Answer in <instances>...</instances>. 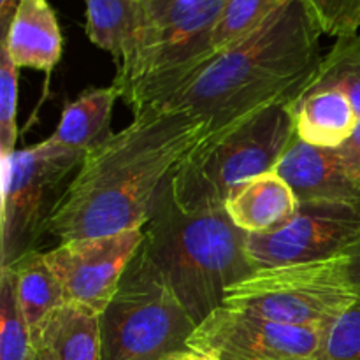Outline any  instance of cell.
I'll return each mask as SVG.
<instances>
[{"label": "cell", "instance_id": "cell-14", "mask_svg": "<svg viewBox=\"0 0 360 360\" xmlns=\"http://www.w3.org/2000/svg\"><path fill=\"white\" fill-rule=\"evenodd\" d=\"M297 206L294 190L273 171L238 186L225 202V211L246 234H267L285 227Z\"/></svg>", "mask_w": 360, "mask_h": 360}, {"label": "cell", "instance_id": "cell-25", "mask_svg": "<svg viewBox=\"0 0 360 360\" xmlns=\"http://www.w3.org/2000/svg\"><path fill=\"white\" fill-rule=\"evenodd\" d=\"M323 34L340 39L359 34L360 0H302Z\"/></svg>", "mask_w": 360, "mask_h": 360}, {"label": "cell", "instance_id": "cell-9", "mask_svg": "<svg viewBox=\"0 0 360 360\" xmlns=\"http://www.w3.org/2000/svg\"><path fill=\"white\" fill-rule=\"evenodd\" d=\"M360 245V199L299 200L292 220L267 234H248L257 269L345 257Z\"/></svg>", "mask_w": 360, "mask_h": 360}, {"label": "cell", "instance_id": "cell-30", "mask_svg": "<svg viewBox=\"0 0 360 360\" xmlns=\"http://www.w3.org/2000/svg\"><path fill=\"white\" fill-rule=\"evenodd\" d=\"M164 360H213L211 357H207V355H202L199 354V352L195 350H181V352H176V354H171L167 355Z\"/></svg>", "mask_w": 360, "mask_h": 360}, {"label": "cell", "instance_id": "cell-29", "mask_svg": "<svg viewBox=\"0 0 360 360\" xmlns=\"http://www.w3.org/2000/svg\"><path fill=\"white\" fill-rule=\"evenodd\" d=\"M32 360H58V359H56L53 348L49 347L44 340H41L37 345H34V357H32Z\"/></svg>", "mask_w": 360, "mask_h": 360}, {"label": "cell", "instance_id": "cell-26", "mask_svg": "<svg viewBox=\"0 0 360 360\" xmlns=\"http://www.w3.org/2000/svg\"><path fill=\"white\" fill-rule=\"evenodd\" d=\"M338 151H340L341 158L347 164V167L350 169L352 174L360 179V118L352 136L338 148Z\"/></svg>", "mask_w": 360, "mask_h": 360}, {"label": "cell", "instance_id": "cell-4", "mask_svg": "<svg viewBox=\"0 0 360 360\" xmlns=\"http://www.w3.org/2000/svg\"><path fill=\"white\" fill-rule=\"evenodd\" d=\"M295 137L288 98L210 132L179 164L169 192L183 211L221 210L238 186L273 172Z\"/></svg>", "mask_w": 360, "mask_h": 360}, {"label": "cell", "instance_id": "cell-20", "mask_svg": "<svg viewBox=\"0 0 360 360\" xmlns=\"http://www.w3.org/2000/svg\"><path fill=\"white\" fill-rule=\"evenodd\" d=\"M322 90H338L347 95L360 118V32L345 35L334 42L330 51L322 58L315 76L302 88L297 101Z\"/></svg>", "mask_w": 360, "mask_h": 360}, {"label": "cell", "instance_id": "cell-23", "mask_svg": "<svg viewBox=\"0 0 360 360\" xmlns=\"http://www.w3.org/2000/svg\"><path fill=\"white\" fill-rule=\"evenodd\" d=\"M313 360H360V295L343 315L323 329Z\"/></svg>", "mask_w": 360, "mask_h": 360}, {"label": "cell", "instance_id": "cell-22", "mask_svg": "<svg viewBox=\"0 0 360 360\" xmlns=\"http://www.w3.org/2000/svg\"><path fill=\"white\" fill-rule=\"evenodd\" d=\"M285 2L288 0H225L211 34V51L248 35Z\"/></svg>", "mask_w": 360, "mask_h": 360}, {"label": "cell", "instance_id": "cell-16", "mask_svg": "<svg viewBox=\"0 0 360 360\" xmlns=\"http://www.w3.org/2000/svg\"><path fill=\"white\" fill-rule=\"evenodd\" d=\"M120 91L115 84L108 88H91L76 101L67 102L58 127L49 139L62 146L91 151L112 136L111 116Z\"/></svg>", "mask_w": 360, "mask_h": 360}, {"label": "cell", "instance_id": "cell-10", "mask_svg": "<svg viewBox=\"0 0 360 360\" xmlns=\"http://www.w3.org/2000/svg\"><path fill=\"white\" fill-rule=\"evenodd\" d=\"M322 334L224 304L197 323L186 347L213 360H313Z\"/></svg>", "mask_w": 360, "mask_h": 360}, {"label": "cell", "instance_id": "cell-1", "mask_svg": "<svg viewBox=\"0 0 360 360\" xmlns=\"http://www.w3.org/2000/svg\"><path fill=\"white\" fill-rule=\"evenodd\" d=\"M322 34L308 6L288 0L248 35L125 102L134 112L150 105L190 112L214 132L280 98L297 101L322 63Z\"/></svg>", "mask_w": 360, "mask_h": 360}, {"label": "cell", "instance_id": "cell-2", "mask_svg": "<svg viewBox=\"0 0 360 360\" xmlns=\"http://www.w3.org/2000/svg\"><path fill=\"white\" fill-rule=\"evenodd\" d=\"M210 134L206 120L164 108L134 122L84 155L49 220L58 243L144 229L165 183Z\"/></svg>", "mask_w": 360, "mask_h": 360}, {"label": "cell", "instance_id": "cell-6", "mask_svg": "<svg viewBox=\"0 0 360 360\" xmlns=\"http://www.w3.org/2000/svg\"><path fill=\"white\" fill-rule=\"evenodd\" d=\"M357 297L345 255L320 262L260 267L227 288L224 304L271 322L323 330Z\"/></svg>", "mask_w": 360, "mask_h": 360}, {"label": "cell", "instance_id": "cell-28", "mask_svg": "<svg viewBox=\"0 0 360 360\" xmlns=\"http://www.w3.org/2000/svg\"><path fill=\"white\" fill-rule=\"evenodd\" d=\"M348 276H350L352 287L355 288L357 295H360V245L348 253Z\"/></svg>", "mask_w": 360, "mask_h": 360}, {"label": "cell", "instance_id": "cell-7", "mask_svg": "<svg viewBox=\"0 0 360 360\" xmlns=\"http://www.w3.org/2000/svg\"><path fill=\"white\" fill-rule=\"evenodd\" d=\"M86 151L46 139L2 157L0 267L37 252Z\"/></svg>", "mask_w": 360, "mask_h": 360}, {"label": "cell", "instance_id": "cell-12", "mask_svg": "<svg viewBox=\"0 0 360 360\" xmlns=\"http://www.w3.org/2000/svg\"><path fill=\"white\" fill-rule=\"evenodd\" d=\"M274 172L299 200L360 199V179L341 158L338 148H320L294 137Z\"/></svg>", "mask_w": 360, "mask_h": 360}, {"label": "cell", "instance_id": "cell-24", "mask_svg": "<svg viewBox=\"0 0 360 360\" xmlns=\"http://www.w3.org/2000/svg\"><path fill=\"white\" fill-rule=\"evenodd\" d=\"M18 77L20 67L14 65L9 53L0 46V157L13 153L18 139Z\"/></svg>", "mask_w": 360, "mask_h": 360}, {"label": "cell", "instance_id": "cell-13", "mask_svg": "<svg viewBox=\"0 0 360 360\" xmlns=\"http://www.w3.org/2000/svg\"><path fill=\"white\" fill-rule=\"evenodd\" d=\"M0 46L20 69L51 72L62 58L63 37L49 0H21Z\"/></svg>", "mask_w": 360, "mask_h": 360}, {"label": "cell", "instance_id": "cell-18", "mask_svg": "<svg viewBox=\"0 0 360 360\" xmlns=\"http://www.w3.org/2000/svg\"><path fill=\"white\" fill-rule=\"evenodd\" d=\"M86 35L116 63L125 62L136 48L144 21L143 0H83Z\"/></svg>", "mask_w": 360, "mask_h": 360}, {"label": "cell", "instance_id": "cell-19", "mask_svg": "<svg viewBox=\"0 0 360 360\" xmlns=\"http://www.w3.org/2000/svg\"><path fill=\"white\" fill-rule=\"evenodd\" d=\"M41 340L53 348L58 360H102L101 315L67 302L49 316Z\"/></svg>", "mask_w": 360, "mask_h": 360}, {"label": "cell", "instance_id": "cell-11", "mask_svg": "<svg viewBox=\"0 0 360 360\" xmlns=\"http://www.w3.org/2000/svg\"><path fill=\"white\" fill-rule=\"evenodd\" d=\"M143 241L144 229H132L58 243L56 248L44 252V257L62 285L67 302L102 315Z\"/></svg>", "mask_w": 360, "mask_h": 360}, {"label": "cell", "instance_id": "cell-17", "mask_svg": "<svg viewBox=\"0 0 360 360\" xmlns=\"http://www.w3.org/2000/svg\"><path fill=\"white\" fill-rule=\"evenodd\" d=\"M2 269V267H0ZM16 280L18 301L30 329L34 345L41 338L42 329L49 316L67 304L65 294L58 278L46 262L44 252H32L11 264Z\"/></svg>", "mask_w": 360, "mask_h": 360}, {"label": "cell", "instance_id": "cell-8", "mask_svg": "<svg viewBox=\"0 0 360 360\" xmlns=\"http://www.w3.org/2000/svg\"><path fill=\"white\" fill-rule=\"evenodd\" d=\"M225 0H143L144 21L136 48L112 84L123 102L141 88L188 69L211 51V34Z\"/></svg>", "mask_w": 360, "mask_h": 360}, {"label": "cell", "instance_id": "cell-5", "mask_svg": "<svg viewBox=\"0 0 360 360\" xmlns=\"http://www.w3.org/2000/svg\"><path fill=\"white\" fill-rule=\"evenodd\" d=\"M195 327L139 248L101 315L102 360H164L188 350Z\"/></svg>", "mask_w": 360, "mask_h": 360}, {"label": "cell", "instance_id": "cell-15", "mask_svg": "<svg viewBox=\"0 0 360 360\" xmlns=\"http://www.w3.org/2000/svg\"><path fill=\"white\" fill-rule=\"evenodd\" d=\"M295 137L320 148H340L359 122L354 105L338 90H322L292 102Z\"/></svg>", "mask_w": 360, "mask_h": 360}, {"label": "cell", "instance_id": "cell-3", "mask_svg": "<svg viewBox=\"0 0 360 360\" xmlns=\"http://www.w3.org/2000/svg\"><path fill=\"white\" fill-rule=\"evenodd\" d=\"M246 241L248 234L231 220L225 207L183 211L167 181L144 227L141 252L190 319L200 323L224 306L231 285L257 271Z\"/></svg>", "mask_w": 360, "mask_h": 360}, {"label": "cell", "instance_id": "cell-27", "mask_svg": "<svg viewBox=\"0 0 360 360\" xmlns=\"http://www.w3.org/2000/svg\"><path fill=\"white\" fill-rule=\"evenodd\" d=\"M21 0H0V39L6 37L16 7Z\"/></svg>", "mask_w": 360, "mask_h": 360}, {"label": "cell", "instance_id": "cell-21", "mask_svg": "<svg viewBox=\"0 0 360 360\" xmlns=\"http://www.w3.org/2000/svg\"><path fill=\"white\" fill-rule=\"evenodd\" d=\"M34 341L9 267L0 269V360H32Z\"/></svg>", "mask_w": 360, "mask_h": 360}]
</instances>
